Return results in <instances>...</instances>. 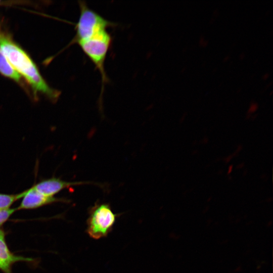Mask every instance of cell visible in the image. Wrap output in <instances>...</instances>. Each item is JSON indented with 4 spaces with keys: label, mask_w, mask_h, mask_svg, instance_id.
Listing matches in <instances>:
<instances>
[{
    "label": "cell",
    "mask_w": 273,
    "mask_h": 273,
    "mask_svg": "<svg viewBox=\"0 0 273 273\" xmlns=\"http://www.w3.org/2000/svg\"><path fill=\"white\" fill-rule=\"evenodd\" d=\"M0 73L17 82L21 79V75L14 69L1 51Z\"/></svg>",
    "instance_id": "obj_8"
},
{
    "label": "cell",
    "mask_w": 273,
    "mask_h": 273,
    "mask_svg": "<svg viewBox=\"0 0 273 273\" xmlns=\"http://www.w3.org/2000/svg\"><path fill=\"white\" fill-rule=\"evenodd\" d=\"M258 107V105L256 103L253 102L249 108V112H252L255 111Z\"/></svg>",
    "instance_id": "obj_12"
},
{
    "label": "cell",
    "mask_w": 273,
    "mask_h": 273,
    "mask_svg": "<svg viewBox=\"0 0 273 273\" xmlns=\"http://www.w3.org/2000/svg\"><path fill=\"white\" fill-rule=\"evenodd\" d=\"M92 184L87 181L70 182L64 181L59 178H51L40 181L32 188L39 193L47 196L54 197V195L64 189L75 185Z\"/></svg>",
    "instance_id": "obj_5"
},
{
    "label": "cell",
    "mask_w": 273,
    "mask_h": 273,
    "mask_svg": "<svg viewBox=\"0 0 273 273\" xmlns=\"http://www.w3.org/2000/svg\"><path fill=\"white\" fill-rule=\"evenodd\" d=\"M0 51L14 69L25 78L34 90L42 93L52 98L58 97L59 93L48 86L27 54L9 38L1 34Z\"/></svg>",
    "instance_id": "obj_1"
},
{
    "label": "cell",
    "mask_w": 273,
    "mask_h": 273,
    "mask_svg": "<svg viewBox=\"0 0 273 273\" xmlns=\"http://www.w3.org/2000/svg\"><path fill=\"white\" fill-rule=\"evenodd\" d=\"M4 233L3 231L0 229V235H4Z\"/></svg>",
    "instance_id": "obj_16"
},
{
    "label": "cell",
    "mask_w": 273,
    "mask_h": 273,
    "mask_svg": "<svg viewBox=\"0 0 273 273\" xmlns=\"http://www.w3.org/2000/svg\"><path fill=\"white\" fill-rule=\"evenodd\" d=\"M31 258L14 255L9 250L5 240V235H0V269L5 273H11V266L16 262L31 261Z\"/></svg>",
    "instance_id": "obj_7"
},
{
    "label": "cell",
    "mask_w": 273,
    "mask_h": 273,
    "mask_svg": "<svg viewBox=\"0 0 273 273\" xmlns=\"http://www.w3.org/2000/svg\"><path fill=\"white\" fill-rule=\"evenodd\" d=\"M16 210V208H8L0 210V225L6 222Z\"/></svg>",
    "instance_id": "obj_10"
},
{
    "label": "cell",
    "mask_w": 273,
    "mask_h": 273,
    "mask_svg": "<svg viewBox=\"0 0 273 273\" xmlns=\"http://www.w3.org/2000/svg\"><path fill=\"white\" fill-rule=\"evenodd\" d=\"M112 42V37L107 30L101 31L86 40L77 42L101 74L102 85L100 98H102L104 92L105 84L109 81L105 69V61Z\"/></svg>",
    "instance_id": "obj_2"
},
{
    "label": "cell",
    "mask_w": 273,
    "mask_h": 273,
    "mask_svg": "<svg viewBox=\"0 0 273 273\" xmlns=\"http://www.w3.org/2000/svg\"><path fill=\"white\" fill-rule=\"evenodd\" d=\"M245 55L244 53H241L239 55V58L241 59H243L245 58Z\"/></svg>",
    "instance_id": "obj_14"
},
{
    "label": "cell",
    "mask_w": 273,
    "mask_h": 273,
    "mask_svg": "<svg viewBox=\"0 0 273 273\" xmlns=\"http://www.w3.org/2000/svg\"><path fill=\"white\" fill-rule=\"evenodd\" d=\"M25 191L17 194H0V210L10 208L15 201L23 197Z\"/></svg>",
    "instance_id": "obj_9"
},
{
    "label": "cell",
    "mask_w": 273,
    "mask_h": 273,
    "mask_svg": "<svg viewBox=\"0 0 273 273\" xmlns=\"http://www.w3.org/2000/svg\"><path fill=\"white\" fill-rule=\"evenodd\" d=\"M230 55H227L225 57H224L223 60V61H227L230 59Z\"/></svg>",
    "instance_id": "obj_15"
},
{
    "label": "cell",
    "mask_w": 273,
    "mask_h": 273,
    "mask_svg": "<svg viewBox=\"0 0 273 273\" xmlns=\"http://www.w3.org/2000/svg\"><path fill=\"white\" fill-rule=\"evenodd\" d=\"M199 43L201 46L203 47H205L207 46L208 41L207 40L205 39L203 35H201L200 37Z\"/></svg>",
    "instance_id": "obj_11"
},
{
    "label": "cell",
    "mask_w": 273,
    "mask_h": 273,
    "mask_svg": "<svg viewBox=\"0 0 273 273\" xmlns=\"http://www.w3.org/2000/svg\"><path fill=\"white\" fill-rule=\"evenodd\" d=\"M269 73H266L265 74H264L262 76V78L263 79V80H266L267 79L269 76Z\"/></svg>",
    "instance_id": "obj_13"
},
{
    "label": "cell",
    "mask_w": 273,
    "mask_h": 273,
    "mask_svg": "<svg viewBox=\"0 0 273 273\" xmlns=\"http://www.w3.org/2000/svg\"><path fill=\"white\" fill-rule=\"evenodd\" d=\"M17 210L36 208L42 206L58 201L54 197L47 196L35 190L32 187L25 190V193Z\"/></svg>",
    "instance_id": "obj_6"
},
{
    "label": "cell",
    "mask_w": 273,
    "mask_h": 273,
    "mask_svg": "<svg viewBox=\"0 0 273 273\" xmlns=\"http://www.w3.org/2000/svg\"><path fill=\"white\" fill-rule=\"evenodd\" d=\"M79 6L80 15L75 26V42L86 40L109 27L115 26V23L90 9L84 1H79Z\"/></svg>",
    "instance_id": "obj_4"
},
{
    "label": "cell",
    "mask_w": 273,
    "mask_h": 273,
    "mask_svg": "<svg viewBox=\"0 0 273 273\" xmlns=\"http://www.w3.org/2000/svg\"><path fill=\"white\" fill-rule=\"evenodd\" d=\"M118 214L108 203H96L90 207L86 221V232L95 240L106 237L112 231Z\"/></svg>",
    "instance_id": "obj_3"
}]
</instances>
